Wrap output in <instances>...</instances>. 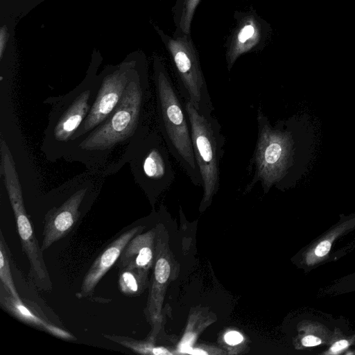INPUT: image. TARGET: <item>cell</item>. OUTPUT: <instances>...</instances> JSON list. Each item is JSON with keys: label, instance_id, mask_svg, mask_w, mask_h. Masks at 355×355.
<instances>
[{"label": "cell", "instance_id": "obj_21", "mask_svg": "<svg viewBox=\"0 0 355 355\" xmlns=\"http://www.w3.org/2000/svg\"><path fill=\"white\" fill-rule=\"evenodd\" d=\"M170 275V266L166 259L159 258L155 267V279L158 284L165 283Z\"/></svg>", "mask_w": 355, "mask_h": 355}, {"label": "cell", "instance_id": "obj_7", "mask_svg": "<svg viewBox=\"0 0 355 355\" xmlns=\"http://www.w3.org/2000/svg\"><path fill=\"white\" fill-rule=\"evenodd\" d=\"M184 103L190 123L195 159L202 178L203 200L208 202L219 188L225 137L213 114L200 112L189 101H184Z\"/></svg>", "mask_w": 355, "mask_h": 355}, {"label": "cell", "instance_id": "obj_13", "mask_svg": "<svg viewBox=\"0 0 355 355\" xmlns=\"http://www.w3.org/2000/svg\"><path fill=\"white\" fill-rule=\"evenodd\" d=\"M0 291L1 307L17 320L57 338L66 340H76L73 334L53 324L44 316L36 313L35 310L26 305L22 300L13 297L1 284Z\"/></svg>", "mask_w": 355, "mask_h": 355}, {"label": "cell", "instance_id": "obj_8", "mask_svg": "<svg viewBox=\"0 0 355 355\" xmlns=\"http://www.w3.org/2000/svg\"><path fill=\"white\" fill-rule=\"evenodd\" d=\"M153 27L171 58L183 101L202 113L213 114L214 107L191 35H169L157 25Z\"/></svg>", "mask_w": 355, "mask_h": 355}, {"label": "cell", "instance_id": "obj_25", "mask_svg": "<svg viewBox=\"0 0 355 355\" xmlns=\"http://www.w3.org/2000/svg\"><path fill=\"white\" fill-rule=\"evenodd\" d=\"M153 354L156 355H168L171 354L166 348L158 347H155L153 349Z\"/></svg>", "mask_w": 355, "mask_h": 355}, {"label": "cell", "instance_id": "obj_16", "mask_svg": "<svg viewBox=\"0 0 355 355\" xmlns=\"http://www.w3.org/2000/svg\"><path fill=\"white\" fill-rule=\"evenodd\" d=\"M201 0H175L172 8L173 35H191V24Z\"/></svg>", "mask_w": 355, "mask_h": 355}, {"label": "cell", "instance_id": "obj_18", "mask_svg": "<svg viewBox=\"0 0 355 355\" xmlns=\"http://www.w3.org/2000/svg\"><path fill=\"white\" fill-rule=\"evenodd\" d=\"M0 279L1 284L13 297L21 300L12 279L8 246L1 230L0 231Z\"/></svg>", "mask_w": 355, "mask_h": 355}, {"label": "cell", "instance_id": "obj_22", "mask_svg": "<svg viewBox=\"0 0 355 355\" xmlns=\"http://www.w3.org/2000/svg\"><path fill=\"white\" fill-rule=\"evenodd\" d=\"M8 40V29L6 24L0 28V59L3 58Z\"/></svg>", "mask_w": 355, "mask_h": 355}, {"label": "cell", "instance_id": "obj_12", "mask_svg": "<svg viewBox=\"0 0 355 355\" xmlns=\"http://www.w3.org/2000/svg\"><path fill=\"white\" fill-rule=\"evenodd\" d=\"M141 227H135L122 233L114 239L94 260L83 280L80 295H89L98 283L113 266L128 243L137 235Z\"/></svg>", "mask_w": 355, "mask_h": 355}, {"label": "cell", "instance_id": "obj_14", "mask_svg": "<svg viewBox=\"0 0 355 355\" xmlns=\"http://www.w3.org/2000/svg\"><path fill=\"white\" fill-rule=\"evenodd\" d=\"M355 228V213L349 216H341L340 220L308 245L304 254V262L308 268L316 266L324 261L329 255L333 244Z\"/></svg>", "mask_w": 355, "mask_h": 355}, {"label": "cell", "instance_id": "obj_23", "mask_svg": "<svg viewBox=\"0 0 355 355\" xmlns=\"http://www.w3.org/2000/svg\"><path fill=\"white\" fill-rule=\"evenodd\" d=\"M243 338L242 335L234 331H230L225 335V342L230 345H236L242 342Z\"/></svg>", "mask_w": 355, "mask_h": 355}, {"label": "cell", "instance_id": "obj_10", "mask_svg": "<svg viewBox=\"0 0 355 355\" xmlns=\"http://www.w3.org/2000/svg\"><path fill=\"white\" fill-rule=\"evenodd\" d=\"M234 24L225 43V59L228 71L243 55L263 49L271 34L270 24L253 7L236 10Z\"/></svg>", "mask_w": 355, "mask_h": 355}, {"label": "cell", "instance_id": "obj_2", "mask_svg": "<svg viewBox=\"0 0 355 355\" xmlns=\"http://www.w3.org/2000/svg\"><path fill=\"white\" fill-rule=\"evenodd\" d=\"M150 86L146 62L141 58L116 108L102 123L78 142L64 159L78 162L94 171L104 168L117 148L122 147L123 151L129 144L148 132L155 117Z\"/></svg>", "mask_w": 355, "mask_h": 355}, {"label": "cell", "instance_id": "obj_9", "mask_svg": "<svg viewBox=\"0 0 355 355\" xmlns=\"http://www.w3.org/2000/svg\"><path fill=\"white\" fill-rule=\"evenodd\" d=\"M139 60H124L115 67L101 73V84L96 99L87 118L73 137L70 150L85 135L102 123L116 108Z\"/></svg>", "mask_w": 355, "mask_h": 355}, {"label": "cell", "instance_id": "obj_15", "mask_svg": "<svg viewBox=\"0 0 355 355\" xmlns=\"http://www.w3.org/2000/svg\"><path fill=\"white\" fill-rule=\"evenodd\" d=\"M153 250L148 234L135 235L125 245L116 262L119 269L146 268L152 261Z\"/></svg>", "mask_w": 355, "mask_h": 355}, {"label": "cell", "instance_id": "obj_26", "mask_svg": "<svg viewBox=\"0 0 355 355\" xmlns=\"http://www.w3.org/2000/svg\"><path fill=\"white\" fill-rule=\"evenodd\" d=\"M188 353L194 354H206V352L200 349H193L190 350Z\"/></svg>", "mask_w": 355, "mask_h": 355}, {"label": "cell", "instance_id": "obj_24", "mask_svg": "<svg viewBox=\"0 0 355 355\" xmlns=\"http://www.w3.org/2000/svg\"><path fill=\"white\" fill-rule=\"evenodd\" d=\"M193 340V336L192 334H187L181 343V351L189 352L191 350L189 347Z\"/></svg>", "mask_w": 355, "mask_h": 355}, {"label": "cell", "instance_id": "obj_5", "mask_svg": "<svg viewBox=\"0 0 355 355\" xmlns=\"http://www.w3.org/2000/svg\"><path fill=\"white\" fill-rule=\"evenodd\" d=\"M170 153L157 127L129 144L116 161L104 168V174L118 171L126 163L135 182L150 196L168 188L175 179Z\"/></svg>", "mask_w": 355, "mask_h": 355}, {"label": "cell", "instance_id": "obj_6", "mask_svg": "<svg viewBox=\"0 0 355 355\" xmlns=\"http://www.w3.org/2000/svg\"><path fill=\"white\" fill-rule=\"evenodd\" d=\"M1 174L14 213L17 230L23 251L30 264L29 275L35 286L44 291L52 289V282L35 237L33 227L26 213L22 188L10 150L1 137L0 141Z\"/></svg>", "mask_w": 355, "mask_h": 355}, {"label": "cell", "instance_id": "obj_3", "mask_svg": "<svg viewBox=\"0 0 355 355\" xmlns=\"http://www.w3.org/2000/svg\"><path fill=\"white\" fill-rule=\"evenodd\" d=\"M153 68L156 127L170 155L191 182L196 186H202L184 101L174 85L162 58L157 55L153 58Z\"/></svg>", "mask_w": 355, "mask_h": 355}, {"label": "cell", "instance_id": "obj_19", "mask_svg": "<svg viewBox=\"0 0 355 355\" xmlns=\"http://www.w3.org/2000/svg\"><path fill=\"white\" fill-rule=\"evenodd\" d=\"M329 331L322 325L318 323L311 324L306 333L301 339V344L304 347H312L326 343L330 338Z\"/></svg>", "mask_w": 355, "mask_h": 355}, {"label": "cell", "instance_id": "obj_20", "mask_svg": "<svg viewBox=\"0 0 355 355\" xmlns=\"http://www.w3.org/2000/svg\"><path fill=\"white\" fill-rule=\"evenodd\" d=\"M334 342L330 345L327 350L322 354H338L347 350L349 347L355 342V334L345 338H338L333 339Z\"/></svg>", "mask_w": 355, "mask_h": 355}, {"label": "cell", "instance_id": "obj_1", "mask_svg": "<svg viewBox=\"0 0 355 355\" xmlns=\"http://www.w3.org/2000/svg\"><path fill=\"white\" fill-rule=\"evenodd\" d=\"M257 139L248 171V187L261 183L265 191L272 187L286 190L295 187L306 173L315 145V130L309 116L293 115L271 124L259 108Z\"/></svg>", "mask_w": 355, "mask_h": 355}, {"label": "cell", "instance_id": "obj_11", "mask_svg": "<svg viewBox=\"0 0 355 355\" xmlns=\"http://www.w3.org/2000/svg\"><path fill=\"white\" fill-rule=\"evenodd\" d=\"M90 184L81 186L59 207H54L44 216L41 249L47 250L55 242L65 236L78 221L80 208L91 191Z\"/></svg>", "mask_w": 355, "mask_h": 355}, {"label": "cell", "instance_id": "obj_27", "mask_svg": "<svg viewBox=\"0 0 355 355\" xmlns=\"http://www.w3.org/2000/svg\"><path fill=\"white\" fill-rule=\"evenodd\" d=\"M235 1H248V0H235Z\"/></svg>", "mask_w": 355, "mask_h": 355}, {"label": "cell", "instance_id": "obj_4", "mask_svg": "<svg viewBox=\"0 0 355 355\" xmlns=\"http://www.w3.org/2000/svg\"><path fill=\"white\" fill-rule=\"evenodd\" d=\"M101 73L88 71L84 80L69 92L46 98L51 109L40 150L51 162L64 159L71 149V140L87 118L96 99Z\"/></svg>", "mask_w": 355, "mask_h": 355}, {"label": "cell", "instance_id": "obj_17", "mask_svg": "<svg viewBox=\"0 0 355 355\" xmlns=\"http://www.w3.org/2000/svg\"><path fill=\"white\" fill-rule=\"evenodd\" d=\"M144 282L142 268L126 267L119 269L118 284L121 293L128 297L138 295Z\"/></svg>", "mask_w": 355, "mask_h": 355}]
</instances>
